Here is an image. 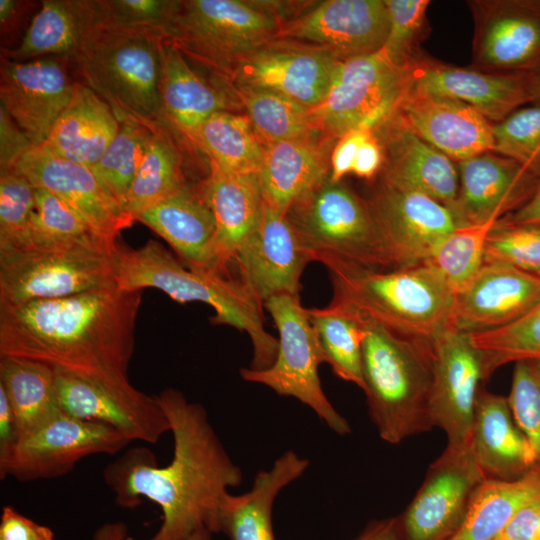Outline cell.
<instances>
[{
    "label": "cell",
    "instance_id": "cell-16",
    "mask_svg": "<svg viewBox=\"0 0 540 540\" xmlns=\"http://www.w3.org/2000/svg\"><path fill=\"white\" fill-rule=\"evenodd\" d=\"M368 202L394 268L424 263L460 227L446 205L381 179Z\"/></svg>",
    "mask_w": 540,
    "mask_h": 540
},
{
    "label": "cell",
    "instance_id": "cell-49",
    "mask_svg": "<svg viewBox=\"0 0 540 540\" xmlns=\"http://www.w3.org/2000/svg\"><path fill=\"white\" fill-rule=\"evenodd\" d=\"M484 262H501L540 277V225L497 222L485 248Z\"/></svg>",
    "mask_w": 540,
    "mask_h": 540
},
{
    "label": "cell",
    "instance_id": "cell-56",
    "mask_svg": "<svg viewBox=\"0 0 540 540\" xmlns=\"http://www.w3.org/2000/svg\"><path fill=\"white\" fill-rule=\"evenodd\" d=\"M384 153L378 137L373 132L359 147L351 173L363 179H372L382 169Z\"/></svg>",
    "mask_w": 540,
    "mask_h": 540
},
{
    "label": "cell",
    "instance_id": "cell-40",
    "mask_svg": "<svg viewBox=\"0 0 540 540\" xmlns=\"http://www.w3.org/2000/svg\"><path fill=\"white\" fill-rule=\"evenodd\" d=\"M324 362L334 374L364 390L362 346L366 335L363 319L350 309L330 303L307 308Z\"/></svg>",
    "mask_w": 540,
    "mask_h": 540
},
{
    "label": "cell",
    "instance_id": "cell-13",
    "mask_svg": "<svg viewBox=\"0 0 540 540\" xmlns=\"http://www.w3.org/2000/svg\"><path fill=\"white\" fill-rule=\"evenodd\" d=\"M339 62L322 48L276 38L237 58L223 79L314 108L326 97Z\"/></svg>",
    "mask_w": 540,
    "mask_h": 540
},
{
    "label": "cell",
    "instance_id": "cell-26",
    "mask_svg": "<svg viewBox=\"0 0 540 540\" xmlns=\"http://www.w3.org/2000/svg\"><path fill=\"white\" fill-rule=\"evenodd\" d=\"M413 89L459 100L495 124L530 103L527 73H492L419 60Z\"/></svg>",
    "mask_w": 540,
    "mask_h": 540
},
{
    "label": "cell",
    "instance_id": "cell-58",
    "mask_svg": "<svg viewBox=\"0 0 540 540\" xmlns=\"http://www.w3.org/2000/svg\"><path fill=\"white\" fill-rule=\"evenodd\" d=\"M499 221L507 225H540V185L524 205Z\"/></svg>",
    "mask_w": 540,
    "mask_h": 540
},
{
    "label": "cell",
    "instance_id": "cell-22",
    "mask_svg": "<svg viewBox=\"0 0 540 540\" xmlns=\"http://www.w3.org/2000/svg\"><path fill=\"white\" fill-rule=\"evenodd\" d=\"M36 189L59 197L99 235L117 242L120 232L136 221L98 181L91 168L32 145L12 168Z\"/></svg>",
    "mask_w": 540,
    "mask_h": 540
},
{
    "label": "cell",
    "instance_id": "cell-6",
    "mask_svg": "<svg viewBox=\"0 0 540 540\" xmlns=\"http://www.w3.org/2000/svg\"><path fill=\"white\" fill-rule=\"evenodd\" d=\"M164 40L150 30L103 26L72 61L82 83L109 105L120 123L171 131L159 94Z\"/></svg>",
    "mask_w": 540,
    "mask_h": 540
},
{
    "label": "cell",
    "instance_id": "cell-52",
    "mask_svg": "<svg viewBox=\"0 0 540 540\" xmlns=\"http://www.w3.org/2000/svg\"><path fill=\"white\" fill-rule=\"evenodd\" d=\"M0 540H54L51 528L41 525L18 512L13 506L2 509Z\"/></svg>",
    "mask_w": 540,
    "mask_h": 540
},
{
    "label": "cell",
    "instance_id": "cell-55",
    "mask_svg": "<svg viewBox=\"0 0 540 540\" xmlns=\"http://www.w3.org/2000/svg\"><path fill=\"white\" fill-rule=\"evenodd\" d=\"M497 539L540 540V501L519 510Z\"/></svg>",
    "mask_w": 540,
    "mask_h": 540
},
{
    "label": "cell",
    "instance_id": "cell-34",
    "mask_svg": "<svg viewBox=\"0 0 540 540\" xmlns=\"http://www.w3.org/2000/svg\"><path fill=\"white\" fill-rule=\"evenodd\" d=\"M309 466L306 458L288 450L269 470L259 471L249 491L223 497L218 513L219 532L230 540H275L272 508L279 492L299 478Z\"/></svg>",
    "mask_w": 540,
    "mask_h": 540
},
{
    "label": "cell",
    "instance_id": "cell-30",
    "mask_svg": "<svg viewBox=\"0 0 540 540\" xmlns=\"http://www.w3.org/2000/svg\"><path fill=\"white\" fill-rule=\"evenodd\" d=\"M470 449L486 479H517L538 465L508 398L483 387L476 400Z\"/></svg>",
    "mask_w": 540,
    "mask_h": 540
},
{
    "label": "cell",
    "instance_id": "cell-21",
    "mask_svg": "<svg viewBox=\"0 0 540 540\" xmlns=\"http://www.w3.org/2000/svg\"><path fill=\"white\" fill-rule=\"evenodd\" d=\"M65 60L69 59L2 60L0 107L32 145L46 141L73 96L76 82L70 77Z\"/></svg>",
    "mask_w": 540,
    "mask_h": 540
},
{
    "label": "cell",
    "instance_id": "cell-37",
    "mask_svg": "<svg viewBox=\"0 0 540 540\" xmlns=\"http://www.w3.org/2000/svg\"><path fill=\"white\" fill-rule=\"evenodd\" d=\"M0 387L16 417L19 437L62 412L54 369L40 362L0 357Z\"/></svg>",
    "mask_w": 540,
    "mask_h": 540
},
{
    "label": "cell",
    "instance_id": "cell-31",
    "mask_svg": "<svg viewBox=\"0 0 540 540\" xmlns=\"http://www.w3.org/2000/svg\"><path fill=\"white\" fill-rule=\"evenodd\" d=\"M105 25L100 0H45L19 45L5 50L6 59L27 61L60 57L72 61Z\"/></svg>",
    "mask_w": 540,
    "mask_h": 540
},
{
    "label": "cell",
    "instance_id": "cell-20",
    "mask_svg": "<svg viewBox=\"0 0 540 540\" xmlns=\"http://www.w3.org/2000/svg\"><path fill=\"white\" fill-rule=\"evenodd\" d=\"M468 5L478 70L528 73L540 65V0H475Z\"/></svg>",
    "mask_w": 540,
    "mask_h": 540
},
{
    "label": "cell",
    "instance_id": "cell-8",
    "mask_svg": "<svg viewBox=\"0 0 540 540\" xmlns=\"http://www.w3.org/2000/svg\"><path fill=\"white\" fill-rule=\"evenodd\" d=\"M281 22L263 2L181 1L165 40L223 79L237 58L276 39Z\"/></svg>",
    "mask_w": 540,
    "mask_h": 540
},
{
    "label": "cell",
    "instance_id": "cell-41",
    "mask_svg": "<svg viewBox=\"0 0 540 540\" xmlns=\"http://www.w3.org/2000/svg\"><path fill=\"white\" fill-rule=\"evenodd\" d=\"M176 136L169 130L154 132L125 201L134 217L187 186Z\"/></svg>",
    "mask_w": 540,
    "mask_h": 540
},
{
    "label": "cell",
    "instance_id": "cell-35",
    "mask_svg": "<svg viewBox=\"0 0 540 540\" xmlns=\"http://www.w3.org/2000/svg\"><path fill=\"white\" fill-rule=\"evenodd\" d=\"M120 129L109 105L82 82L55 122L43 145L68 160L94 166Z\"/></svg>",
    "mask_w": 540,
    "mask_h": 540
},
{
    "label": "cell",
    "instance_id": "cell-53",
    "mask_svg": "<svg viewBox=\"0 0 540 540\" xmlns=\"http://www.w3.org/2000/svg\"><path fill=\"white\" fill-rule=\"evenodd\" d=\"M371 129H358L341 136L333 146L331 153L330 180L341 182L351 173L352 166L360 145L373 133Z\"/></svg>",
    "mask_w": 540,
    "mask_h": 540
},
{
    "label": "cell",
    "instance_id": "cell-1",
    "mask_svg": "<svg viewBox=\"0 0 540 540\" xmlns=\"http://www.w3.org/2000/svg\"><path fill=\"white\" fill-rule=\"evenodd\" d=\"M158 400L173 435V457L161 467L148 448H130L108 464L104 481L115 503L135 508L147 498L162 511V524L148 540H189L201 528L219 532L218 513L228 488L243 476L211 425L206 409L166 388Z\"/></svg>",
    "mask_w": 540,
    "mask_h": 540
},
{
    "label": "cell",
    "instance_id": "cell-39",
    "mask_svg": "<svg viewBox=\"0 0 540 540\" xmlns=\"http://www.w3.org/2000/svg\"><path fill=\"white\" fill-rule=\"evenodd\" d=\"M192 144L224 170L258 174L264 149L248 117L215 112L199 127Z\"/></svg>",
    "mask_w": 540,
    "mask_h": 540
},
{
    "label": "cell",
    "instance_id": "cell-19",
    "mask_svg": "<svg viewBox=\"0 0 540 540\" xmlns=\"http://www.w3.org/2000/svg\"><path fill=\"white\" fill-rule=\"evenodd\" d=\"M312 261L286 214L264 201L254 229L234 258L239 280L262 304L274 296H300L302 273Z\"/></svg>",
    "mask_w": 540,
    "mask_h": 540
},
{
    "label": "cell",
    "instance_id": "cell-62",
    "mask_svg": "<svg viewBox=\"0 0 540 540\" xmlns=\"http://www.w3.org/2000/svg\"><path fill=\"white\" fill-rule=\"evenodd\" d=\"M530 103L540 105V65L527 73Z\"/></svg>",
    "mask_w": 540,
    "mask_h": 540
},
{
    "label": "cell",
    "instance_id": "cell-32",
    "mask_svg": "<svg viewBox=\"0 0 540 540\" xmlns=\"http://www.w3.org/2000/svg\"><path fill=\"white\" fill-rule=\"evenodd\" d=\"M205 193L215 220V260L219 274L228 266L254 229L263 205L257 173H235L209 161Z\"/></svg>",
    "mask_w": 540,
    "mask_h": 540
},
{
    "label": "cell",
    "instance_id": "cell-17",
    "mask_svg": "<svg viewBox=\"0 0 540 540\" xmlns=\"http://www.w3.org/2000/svg\"><path fill=\"white\" fill-rule=\"evenodd\" d=\"M429 414L447 436V448H470L476 400L484 381L482 358L468 333L448 329L433 341Z\"/></svg>",
    "mask_w": 540,
    "mask_h": 540
},
{
    "label": "cell",
    "instance_id": "cell-23",
    "mask_svg": "<svg viewBox=\"0 0 540 540\" xmlns=\"http://www.w3.org/2000/svg\"><path fill=\"white\" fill-rule=\"evenodd\" d=\"M459 189L452 208L459 226L500 220L524 205L540 176L513 158L487 151L456 162Z\"/></svg>",
    "mask_w": 540,
    "mask_h": 540
},
{
    "label": "cell",
    "instance_id": "cell-61",
    "mask_svg": "<svg viewBox=\"0 0 540 540\" xmlns=\"http://www.w3.org/2000/svg\"><path fill=\"white\" fill-rule=\"evenodd\" d=\"M21 4L22 2L15 0H0V22L2 31H6L12 26Z\"/></svg>",
    "mask_w": 540,
    "mask_h": 540
},
{
    "label": "cell",
    "instance_id": "cell-12",
    "mask_svg": "<svg viewBox=\"0 0 540 540\" xmlns=\"http://www.w3.org/2000/svg\"><path fill=\"white\" fill-rule=\"evenodd\" d=\"M130 441L112 427L74 418L63 411L21 435L0 456V478L21 482L47 480L68 474L83 458L115 454Z\"/></svg>",
    "mask_w": 540,
    "mask_h": 540
},
{
    "label": "cell",
    "instance_id": "cell-38",
    "mask_svg": "<svg viewBox=\"0 0 540 540\" xmlns=\"http://www.w3.org/2000/svg\"><path fill=\"white\" fill-rule=\"evenodd\" d=\"M36 210L20 249H86L115 256L120 246L95 232L68 204L36 189ZM18 250V249H16Z\"/></svg>",
    "mask_w": 540,
    "mask_h": 540
},
{
    "label": "cell",
    "instance_id": "cell-36",
    "mask_svg": "<svg viewBox=\"0 0 540 540\" xmlns=\"http://www.w3.org/2000/svg\"><path fill=\"white\" fill-rule=\"evenodd\" d=\"M537 501H540V465L517 479H484L450 540H496L519 510Z\"/></svg>",
    "mask_w": 540,
    "mask_h": 540
},
{
    "label": "cell",
    "instance_id": "cell-64",
    "mask_svg": "<svg viewBox=\"0 0 540 540\" xmlns=\"http://www.w3.org/2000/svg\"><path fill=\"white\" fill-rule=\"evenodd\" d=\"M496 540H501V539H496Z\"/></svg>",
    "mask_w": 540,
    "mask_h": 540
},
{
    "label": "cell",
    "instance_id": "cell-5",
    "mask_svg": "<svg viewBox=\"0 0 540 540\" xmlns=\"http://www.w3.org/2000/svg\"><path fill=\"white\" fill-rule=\"evenodd\" d=\"M360 317L366 331L362 346L363 392L379 436L398 444L430 430L433 342L396 333Z\"/></svg>",
    "mask_w": 540,
    "mask_h": 540
},
{
    "label": "cell",
    "instance_id": "cell-51",
    "mask_svg": "<svg viewBox=\"0 0 540 540\" xmlns=\"http://www.w3.org/2000/svg\"><path fill=\"white\" fill-rule=\"evenodd\" d=\"M108 27L144 29L166 39L181 1L175 0H100Z\"/></svg>",
    "mask_w": 540,
    "mask_h": 540
},
{
    "label": "cell",
    "instance_id": "cell-4",
    "mask_svg": "<svg viewBox=\"0 0 540 540\" xmlns=\"http://www.w3.org/2000/svg\"><path fill=\"white\" fill-rule=\"evenodd\" d=\"M114 281L128 291L152 287L180 303H206L215 310L212 323L248 334L253 347L250 369L263 370L275 361L279 343L264 327V306L240 280L186 269L160 243L149 240L139 248H119Z\"/></svg>",
    "mask_w": 540,
    "mask_h": 540
},
{
    "label": "cell",
    "instance_id": "cell-54",
    "mask_svg": "<svg viewBox=\"0 0 540 540\" xmlns=\"http://www.w3.org/2000/svg\"><path fill=\"white\" fill-rule=\"evenodd\" d=\"M32 143L0 107V170L12 169Z\"/></svg>",
    "mask_w": 540,
    "mask_h": 540
},
{
    "label": "cell",
    "instance_id": "cell-3",
    "mask_svg": "<svg viewBox=\"0 0 540 540\" xmlns=\"http://www.w3.org/2000/svg\"><path fill=\"white\" fill-rule=\"evenodd\" d=\"M333 288L332 304L396 333L433 342L450 329L455 294L427 264L365 268L320 256Z\"/></svg>",
    "mask_w": 540,
    "mask_h": 540
},
{
    "label": "cell",
    "instance_id": "cell-60",
    "mask_svg": "<svg viewBox=\"0 0 540 540\" xmlns=\"http://www.w3.org/2000/svg\"><path fill=\"white\" fill-rule=\"evenodd\" d=\"M355 540H403L398 519L374 521Z\"/></svg>",
    "mask_w": 540,
    "mask_h": 540
},
{
    "label": "cell",
    "instance_id": "cell-57",
    "mask_svg": "<svg viewBox=\"0 0 540 540\" xmlns=\"http://www.w3.org/2000/svg\"><path fill=\"white\" fill-rule=\"evenodd\" d=\"M19 438L17 421L6 393L0 387V456L8 452Z\"/></svg>",
    "mask_w": 540,
    "mask_h": 540
},
{
    "label": "cell",
    "instance_id": "cell-14",
    "mask_svg": "<svg viewBox=\"0 0 540 540\" xmlns=\"http://www.w3.org/2000/svg\"><path fill=\"white\" fill-rule=\"evenodd\" d=\"M61 410L80 420L114 428L130 442L155 444L170 431L167 416L156 396L130 383L114 384L54 369Z\"/></svg>",
    "mask_w": 540,
    "mask_h": 540
},
{
    "label": "cell",
    "instance_id": "cell-42",
    "mask_svg": "<svg viewBox=\"0 0 540 540\" xmlns=\"http://www.w3.org/2000/svg\"><path fill=\"white\" fill-rule=\"evenodd\" d=\"M232 90L245 107L263 145L320 132L311 108L289 97L243 86L232 87Z\"/></svg>",
    "mask_w": 540,
    "mask_h": 540
},
{
    "label": "cell",
    "instance_id": "cell-18",
    "mask_svg": "<svg viewBox=\"0 0 540 540\" xmlns=\"http://www.w3.org/2000/svg\"><path fill=\"white\" fill-rule=\"evenodd\" d=\"M388 32L384 0H327L281 22L277 38L322 48L344 61L379 52Z\"/></svg>",
    "mask_w": 540,
    "mask_h": 540
},
{
    "label": "cell",
    "instance_id": "cell-50",
    "mask_svg": "<svg viewBox=\"0 0 540 540\" xmlns=\"http://www.w3.org/2000/svg\"><path fill=\"white\" fill-rule=\"evenodd\" d=\"M507 398L513 418L540 465V375L532 361L515 363Z\"/></svg>",
    "mask_w": 540,
    "mask_h": 540
},
{
    "label": "cell",
    "instance_id": "cell-63",
    "mask_svg": "<svg viewBox=\"0 0 540 540\" xmlns=\"http://www.w3.org/2000/svg\"><path fill=\"white\" fill-rule=\"evenodd\" d=\"M532 362L534 363V365H535V367H536V369H537V371H538V373L540 375V360L532 361Z\"/></svg>",
    "mask_w": 540,
    "mask_h": 540
},
{
    "label": "cell",
    "instance_id": "cell-28",
    "mask_svg": "<svg viewBox=\"0 0 540 540\" xmlns=\"http://www.w3.org/2000/svg\"><path fill=\"white\" fill-rule=\"evenodd\" d=\"M334 141L314 132L264 144L258 171L263 201L286 214L292 203L329 178Z\"/></svg>",
    "mask_w": 540,
    "mask_h": 540
},
{
    "label": "cell",
    "instance_id": "cell-9",
    "mask_svg": "<svg viewBox=\"0 0 540 540\" xmlns=\"http://www.w3.org/2000/svg\"><path fill=\"white\" fill-rule=\"evenodd\" d=\"M263 306L278 330V352L273 364L263 370L242 368L241 377L265 385L281 396L294 397L310 407L335 433L351 432L348 421L325 395L318 369L324 363L319 341L300 296L279 295Z\"/></svg>",
    "mask_w": 540,
    "mask_h": 540
},
{
    "label": "cell",
    "instance_id": "cell-45",
    "mask_svg": "<svg viewBox=\"0 0 540 540\" xmlns=\"http://www.w3.org/2000/svg\"><path fill=\"white\" fill-rule=\"evenodd\" d=\"M154 131L136 123H120V129L92 172L125 209V201Z\"/></svg>",
    "mask_w": 540,
    "mask_h": 540
},
{
    "label": "cell",
    "instance_id": "cell-46",
    "mask_svg": "<svg viewBox=\"0 0 540 540\" xmlns=\"http://www.w3.org/2000/svg\"><path fill=\"white\" fill-rule=\"evenodd\" d=\"M36 188L14 169L0 170V252L26 242L36 210Z\"/></svg>",
    "mask_w": 540,
    "mask_h": 540
},
{
    "label": "cell",
    "instance_id": "cell-29",
    "mask_svg": "<svg viewBox=\"0 0 540 540\" xmlns=\"http://www.w3.org/2000/svg\"><path fill=\"white\" fill-rule=\"evenodd\" d=\"M136 221L166 240L189 269L219 274L215 260V220L204 183L198 187L187 185L139 213Z\"/></svg>",
    "mask_w": 540,
    "mask_h": 540
},
{
    "label": "cell",
    "instance_id": "cell-44",
    "mask_svg": "<svg viewBox=\"0 0 540 540\" xmlns=\"http://www.w3.org/2000/svg\"><path fill=\"white\" fill-rule=\"evenodd\" d=\"M482 358L484 380L509 362L540 360V301L526 314L503 327L471 333Z\"/></svg>",
    "mask_w": 540,
    "mask_h": 540
},
{
    "label": "cell",
    "instance_id": "cell-25",
    "mask_svg": "<svg viewBox=\"0 0 540 540\" xmlns=\"http://www.w3.org/2000/svg\"><path fill=\"white\" fill-rule=\"evenodd\" d=\"M540 301V277L501 262H484L458 294L450 329L476 333L508 325Z\"/></svg>",
    "mask_w": 540,
    "mask_h": 540
},
{
    "label": "cell",
    "instance_id": "cell-33",
    "mask_svg": "<svg viewBox=\"0 0 540 540\" xmlns=\"http://www.w3.org/2000/svg\"><path fill=\"white\" fill-rule=\"evenodd\" d=\"M159 94L167 126L191 144L199 127L213 113L235 105L224 90L200 77L185 55L167 40L161 46Z\"/></svg>",
    "mask_w": 540,
    "mask_h": 540
},
{
    "label": "cell",
    "instance_id": "cell-15",
    "mask_svg": "<svg viewBox=\"0 0 540 540\" xmlns=\"http://www.w3.org/2000/svg\"><path fill=\"white\" fill-rule=\"evenodd\" d=\"M484 479L470 448L446 447L430 465L423 484L398 519L402 539L450 540Z\"/></svg>",
    "mask_w": 540,
    "mask_h": 540
},
{
    "label": "cell",
    "instance_id": "cell-59",
    "mask_svg": "<svg viewBox=\"0 0 540 540\" xmlns=\"http://www.w3.org/2000/svg\"><path fill=\"white\" fill-rule=\"evenodd\" d=\"M127 538L128 527L121 521L99 526L92 536V540H127ZM189 540H212V532L207 528H201Z\"/></svg>",
    "mask_w": 540,
    "mask_h": 540
},
{
    "label": "cell",
    "instance_id": "cell-10",
    "mask_svg": "<svg viewBox=\"0 0 540 540\" xmlns=\"http://www.w3.org/2000/svg\"><path fill=\"white\" fill-rule=\"evenodd\" d=\"M412 67H398L383 52L340 61L324 100L311 108L318 130L338 140L358 129L376 130L396 111L411 85Z\"/></svg>",
    "mask_w": 540,
    "mask_h": 540
},
{
    "label": "cell",
    "instance_id": "cell-7",
    "mask_svg": "<svg viewBox=\"0 0 540 540\" xmlns=\"http://www.w3.org/2000/svg\"><path fill=\"white\" fill-rule=\"evenodd\" d=\"M286 217L313 261L328 256L365 267H392L368 201L327 178L291 204Z\"/></svg>",
    "mask_w": 540,
    "mask_h": 540
},
{
    "label": "cell",
    "instance_id": "cell-48",
    "mask_svg": "<svg viewBox=\"0 0 540 540\" xmlns=\"http://www.w3.org/2000/svg\"><path fill=\"white\" fill-rule=\"evenodd\" d=\"M493 151L515 159L540 176V105L519 108L493 124Z\"/></svg>",
    "mask_w": 540,
    "mask_h": 540
},
{
    "label": "cell",
    "instance_id": "cell-27",
    "mask_svg": "<svg viewBox=\"0 0 540 540\" xmlns=\"http://www.w3.org/2000/svg\"><path fill=\"white\" fill-rule=\"evenodd\" d=\"M384 153L381 180L423 193L451 210L459 189L456 163L420 137L388 120L374 130Z\"/></svg>",
    "mask_w": 540,
    "mask_h": 540
},
{
    "label": "cell",
    "instance_id": "cell-2",
    "mask_svg": "<svg viewBox=\"0 0 540 540\" xmlns=\"http://www.w3.org/2000/svg\"><path fill=\"white\" fill-rule=\"evenodd\" d=\"M142 290L115 283L75 295L0 305V357L43 363L114 384L130 383Z\"/></svg>",
    "mask_w": 540,
    "mask_h": 540
},
{
    "label": "cell",
    "instance_id": "cell-43",
    "mask_svg": "<svg viewBox=\"0 0 540 540\" xmlns=\"http://www.w3.org/2000/svg\"><path fill=\"white\" fill-rule=\"evenodd\" d=\"M498 221L492 219L484 224L457 227L424 262L455 295L474 279L483 266L487 239Z\"/></svg>",
    "mask_w": 540,
    "mask_h": 540
},
{
    "label": "cell",
    "instance_id": "cell-24",
    "mask_svg": "<svg viewBox=\"0 0 540 540\" xmlns=\"http://www.w3.org/2000/svg\"><path fill=\"white\" fill-rule=\"evenodd\" d=\"M391 121L408 129L455 163L493 151V123L469 105L410 85Z\"/></svg>",
    "mask_w": 540,
    "mask_h": 540
},
{
    "label": "cell",
    "instance_id": "cell-47",
    "mask_svg": "<svg viewBox=\"0 0 540 540\" xmlns=\"http://www.w3.org/2000/svg\"><path fill=\"white\" fill-rule=\"evenodd\" d=\"M389 14V32L381 49L398 67H412L420 59L417 46L426 22L428 0H384Z\"/></svg>",
    "mask_w": 540,
    "mask_h": 540
},
{
    "label": "cell",
    "instance_id": "cell-11",
    "mask_svg": "<svg viewBox=\"0 0 540 540\" xmlns=\"http://www.w3.org/2000/svg\"><path fill=\"white\" fill-rule=\"evenodd\" d=\"M115 256L86 249L1 251L0 305L61 298L114 284Z\"/></svg>",
    "mask_w": 540,
    "mask_h": 540
}]
</instances>
